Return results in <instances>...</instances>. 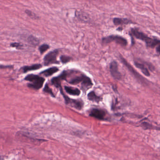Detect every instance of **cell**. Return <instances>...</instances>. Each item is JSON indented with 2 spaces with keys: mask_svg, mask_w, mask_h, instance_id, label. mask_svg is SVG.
I'll return each instance as SVG.
<instances>
[{
  "mask_svg": "<svg viewBox=\"0 0 160 160\" xmlns=\"http://www.w3.org/2000/svg\"><path fill=\"white\" fill-rule=\"evenodd\" d=\"M131 33L133 36L136 38L137 39L144 41L148 48H154L160 44V40L149 37L145 34L139 31L138 29L133 28L131 29Z\"/></svg>",
  "mask_w": 160,
  "mask_h": 160,
  "instance_id": "obj_1",
  "label": "cell"
},
{
  "mask_svg": "<svg viewBox=\"0 0 160 160\" xmlns=\"http://www.w3.org/2000/svg\"><path fill=\"white\" fill-rule=\"evenodd\" d=\"M67 82L72 85H77L80 83L81 85V89L85 92L91 88L93 85L91 79L83 74L77 76L72 79L68 80Z\"/></svg>",
  "mask_w": 160,
  "mask_h": 160,
  "instance_id": "obj_2",
  "label": "cell"
},
{
  "mask_svg": "<svg viewBox=\"0 0 160 160\" xmlns=\"http://www.w3.org/2000/svg\"><path fill=\"white\" fill-rule=\"evenodd\" d=\"M25 80L31 82L27 84L28 88L34 90H39L42 87L45 79L39 75L29 74L25 77Z\"/></svg>",
  "mask_w": 160,
  "mask_h": 160,
  "instance_id": "obj_3",
  "label": "cell"
},
{
  "mask_svg": "<svg viewBox=\"0 0 160 160\" xmlns=\"http://www.w3.org/2000/svg\"><path fill=\"white\" fill-rule=\"evenodd\" d=\"M113 41L122 46H126L128 44L126 39L118 35H112L104 37L102 39V43L103 44H108Z\"/></svg>",
  "mask_w": 160,
  "mask_h": 160,
  "instance_id": "obj_4",
  "label": "cell"
},
{
  "mask_svg": "<svg viewBox=\"0 0 160 160\" xmlns=\"http://www.w3.org/2000/svg\"><path fill=\"white\" fill-rule=\"evenodd\" d=\"M59 89H60V92L64 97L66 104L70 105L72 107L77 109L78 110H81L82 109L84 103H83V102L82 101L71 99V98L68 97L67 95H65V94H64L62 88H59Z\"/></svg>",
  "mask_w": 160,
  "mask_h": 160,
  "instance_id": "obj_5",
  "label": "cell"
},
{
  "mask_svg": "<svg viewBox=\"0 0 160 160\" xmlns=\"http://www.w3.org/2000/svg\"><path fill=\"white\" fill-rule=\"evenodd\" d=\"M59 54V50L55 49L46 54L44 57V64L45 66L52 64H59L60 62L57 60V56Z\"/></svg>",
  "mask_w": 160,
  "mask_h": 160,
  "instance_id": "obj_6",
  "label": "cell"
},
{
  "mask_svg": "<svg viewBox=\"0 0 160 160\" xmlns=\"http://www.w3.org/2000/svg\"><path fill=\"white\" fill-rule=\"evenodd\" d=\"M68 72L66 70H64L61 75L55 77L51 79V83L56 88H62L61 82L62 80H65L67 79Z\"/></svg>",
  "mask_w": 160,
  "mask_h": 160,
  "instance_id": "obj_7",
  "label": "cell"
},
{
  "mask_svg": "<svg viewBox=\"0 0 160 160\" xmlns=\"http://www.w3.org/2000/svg\"><path fill=\"white\" fill-rule=\"evenodd\" d=\"M89 116L99 120H105L106 113L105 111L99 109H93L90 111Z\"/></svg>",
  "mask_w": 160,
  "mask_h": 160,
  "instance_id": "obj_8",
  "label": "cell"
},
{
  "mask_svg": "<svg viewBox=\"0 0 160 160\" xmlns=\"http://www.w3.org/2000/svg\"><path fill=\"white\" fill-rule=\"evenodd\" d=\"M110 71L114 79L119 80L121 79V74L120 73L118 68V63L116 61L112 62L110 64Z\"/></svg>",
  "mask_w": 160,
  "mask_h": 160,
  "instance_id": "obj_9",
  "label": "cell"
},
{
  "mask_svg": "<svg viewBox=\"0 0 160 160\" xmlns=\"http://www.w3.org/2000/svg\"><path fill=\"white\" fill-rule=\"evenodd\" d=\"M120 60L123 63L124 65L127 68V69L129 70V71H130L131 72L132 74H133L135 78H137L141 81L144 82L143 81H144V79L142 77L140 76L137 72L135 71V70L133 68V67L131 66L130 64H128V63L126 61V60H125V59H124L122 56H120Z\"/></svg>",
  "mask_w": 160,
  "mask_h": 160,
  "instance_id": "obj_10",
  "label": "cell"
},
{
  "mask_svg": "<svg viewBox=\"0 0 160 160\" xmlns=\"http://www.w3.org/2000/svg\"><path fill=\"white\" fill-rule=\"evenodd\" d=\"M41 68H42V65L40 64H34L30 66H25L22 67L21 70L23 72L25 73L27 72L28 71L37 70L40 69Z\"/></svg>",
  "mask_w": 160,
  "mask_h": 160,
  "instance_id": "obj_11",
  "label": "cell"
},
{
  "mask_svg": "<svg viewBox=\"0 0 160 160\" xmlns=\"http://www.w3.org/2000/svg\"><path fill=\"white\" fill-rule=\"evenodd\" d=\"M64 89L68 94L74 96H79L80 95V90L77 88H72L70 86H64Z\"/></svg>",
  "mask_w": 160,
  "mask_h": 160,
  "instance_id": "obj_12",
  "label": "cell"
},
{
  "mask_svg": "<svg viewBox=\"0 0 160 160\" xmlns=\"http://www.w3.org/2000/svg\"><path fill=\"white\" fill-rule=\"evenodd\" d=\"M59 71V69L57 67H51L49 69H46L43 71H41L40 73V74H42L45 76L46 77L50 76L54 73H55L56 72Z\"/></svg>",
  "mask_w": 160,
  "mask_h": 160,
  "instance_id": "obj_13",
  "label": "cell"
},
{
  "mask_svg": "<svg viewBox=\"0 0 160 160\" xmlns=\"http://www.w3.org/2000/svg\"><path fill=\"white\" fill-rule=\"evenodd\" d=\"M113 23L115 25H127L131 23L130 20L126 18H115L113 19Z\"/></svg>",
  "mask_w": 160,
  "mask_h": 160,
  "instance_id": "obj_14",
  "label": "cell"
},
{
  "mask_svg": "<svg viewBox=\"0 0 160 160\" xmlns=\"http://www.w3.org/2000/svg\"><path fill=\"white\" fill-rule=\"evenodd\" d=\"M88 98L89 100L96 103H99L101 100V98L97 95L94 91L90 92V93L88 94Z\"/></svg>",
  "mask_w": 160,
  "mask_h": 160,
  "instance_id": "obj_15",
  "label": "cell"
},
{
  "mask_svg": "<svg viewBox=\"0 0 160 160\" xmlns=\"http://www.w3.org/2000/svg\"><path fill=\"white\" fill-rule=\"evenodd\" d=\"M135 65L137 67L140 69L142 72L146 76H150V73L149 71L147 69V68L143 64H140V63H138V62H135Z\"/></svg>",
  "mask_w": 160,
  "mask_h": 160,
  "instance_id": "obj_16",
  "label": "cell"
},
{
  "mask_svg": "<svg viewBox=\"0 0 160 160\" xmlns=\"http://www.w3.org/2000/svg\"><path fill=\"white\" fill-rule=\"evenodd\" d=\"M77 16L83 21L88 22V16L85 13L79 11L76 13Z\"/></svg>",
  "mask_w": 160,
  "mask_h": 160,
  "instance_id": "obj_17",
  "label": "cell"
},
{
  "mask_svg": "<svg viewBox=\"0 0 160 160\" xmlns=\"http://www.w3.org/2000/svg\"><path fill=\"white\" fill-rule=\"evenodd\" d=\"M28 41L30 44L34 45V46H36L40 43V40L39 39H38L37 38L34 36L33 35H31L28 38Z\"/></svg>",
  "mask_w": 160,
  "mask_h": 160,
  "instance_id": "obj_18",
  "label": "cell"
},
{
  "mask_svg": "<svg viewBox=\"0 0 160 160\" xmlns=\"http://www.w3.org/2000/svg\"><path fill=\"white\" fill-rule=\"evenodd\" d=\"M43 92H44L45 93H48V94H49L50 95H51L53 97H55V95L54 94L52 89L49 87L48 84H46L44 89H43Z\"/></svg>",
  "mask_w": 160,
  "mask_h": 160,
  "instance_id": "obj_19",
  "label": "cell"
},
{
  "mask_svg": "<svg viewBox=\"0 0 160 160\" xmlns=\"http://www.w3.org/2000/svg\"><path fill=\"white\" fill-rule=\"evenodd\" d=\"M50 46L48 44H44L41 45L40 46L39 48V50L40 52V54H42L44 53L46 51V50H48V49H49Z\"/></svg>",
  "mask_w": 160,
  "mask_h": 160,
  "instance_id": "obj_20",
  "label": "cell"
},
{
  "mask_svg": "<svg viewBox=\"0 0 160 160\" xmlns=\"http://www.w3.org/2000/svg\"><path fill=\"white\" fill-rule=\"evenodd\" d=\"M71 59V58L69 56H67V55H62L60 57V60H61V62L63 64H66V63H68L70 61Z\"/></svg>",
  "mask_w": 160,
  "mask_h": 160,
  "instance_id": "obj_21",
  "label": "cell"
},
{
  "mask_svg": "<svg viewBox=\"0 0 160 160\" xmlns=\"http://www.w3.org/2000/svg\"><path fill=\"white\" fill-rule=\"evenodd\" d=\"M25 13L30 16L31 18L34 19H37L38 18V16H37L36 14L34 13L32 11H30L29 10H25Z\"/></svg>",
  "mask_w": 160,
  "mask_h": 160,
  "instance_id": "obj_22",
  "label": "cell"
},
{
  "mask_svg": "<svg viewBox=\"0 0 160 160\" xmlns=\"http://www.w3.org/2000/svg\"><path fill=\"white\" fill-rule=\"evenodd\" d=\"M10 46L17 49H21L23 46V45L20 44V43L14 42L10 44Z\"/></svg>",
  "mask_w": 160,
  "mask_h": 160,
  "instance_id": "obj_23",
  "label": "cell"
},
{
  "mask_svg": "<svg viewBox=\"0 0 160 160\" xmlns=\"http://www.w3.org/2000/svg\"><path fill=\"white\" fill-rule=\"evenodd\" d=\"M156 51L158 54L160 55V44L157 46V48H156Z\"/></svg>",
  "mask_w": 160,
  "mask_h": 160,
  "instance_id": "obj_24",
  "label": "cell"
}]
</instances>
